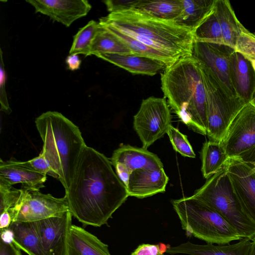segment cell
<instances>
[{"mask_svg": "<svg viewBox=\"0 0 255 255\" xmlns=\"http://www.w3.org/2000/svg\"><path fill=\"white\" fill-rule=\"evenodd\" d=\"M171 203L187 236L218 245L242 239L220 213L193 195Z\"/></svg>", "mask_w": 255, "mask_h": 255, "instance_id": "5b68a950", "label": "cell"}, {"mask_svg": "<svg viewBox=\"0 0 255 255\" xmlns=\"http://www.w3.org/2000/svg\"><path fill=\"white\" fill-rule=\"evenodd\" d=\"M0 214V230L9 228L10 225L13 222L10 215L6 212Z\"/></svg>", "mask_w": 255, "mask_h": 255, "instance_id": "60d3db41", "label": "cell"}, {"mask_svg": "<svg viewBox=\"0 0 255 255\" xmlns=\"http://www.w3.org/2000/svg\"><path fill=\"white\" fill-rule=\"evenodd\" d=\"M23 194V190L16 189L0 182V213L8 212L13 221L15 209L20 202Z\"/></svg>", "mask_w": 255, "mask_h": 255, "instance_id": "4dcf8cb0", "label": "cell"}, {"mask_svg": "<svg viewBox=\"0 0 255 255\" xmlns=\"http://www.w3.org/2000/svg\"><path fill=\"white\" fill-rule=\"evenodd\" d=\"M166 133L176 151L185 157H195V153L186 135L182 133L171 125L168 128Z\"/></svg>", "mask_w": 255, "mask_h": 255, "instance_id": "1f68e13d", "label": "cell"}, {"mask_svg": "<svg viewBox=\"0 0 255 255\" xmlns=\"http://www.w3.org/2000/svg\"><path fill=\"white\" fill-rule=\"evenodd\" d=\"M251 102L255 106V92L254 93V95H253V98H252V100Z\"/></svg>", "mask_w": 255, "mask_h": 255, "instance_id": "ee69618b", "label": "cell"}, {"mask_svg": "<svg viewBox=\"0 0 255 255\" xmlns=\"http://www.w3.org/2000/svg\"><path fill=\"white\" fill-rule=\"evenodd\" d=\"M229 157H237L255 146V106L251 101L235 116L220 142Z\"/></svg>", "mask_w": 255, "mask_h": 255, "instance_id": "8fae6325", "label": "cell"}, {"mask_svg": "<svg viewBox=\"0 0 255 255\" xmlns=\"http://www.w3.org/2000/svg\"><path fill=\"white\" fill-rule=\"evenodd\" d=\"M168 180L163 168H145L132 172L124 185L129 196L142 199L165 192Z\"/></svg>", "mask_w": 255, "mask_h": 255, "instance_id": "2e32d148", "label": "cell"}, {"mask_svg": "<svg viewBox=\"0 0 255 255\" xmlns=\"http://www.w3.org/2000/svg\"><path fill=\"white\" fill-rule=\"evenodd\" d=\"M182 8L174 22L193 32L213 11L215 0H182Z\"/></svg>", "mask_w": 255, "mask_h": 255, "instance_id": "603a6c76", "label": "cell"}, {"mask_svg": "<svg viewBox=\"0 0 255 255\" xmlns=\"http://www.w3.org/2000/svg\"><path fill=\"white\" fill-rule=\"evenodd\" d=\"M162 245L143 244L138 246L130 255H164L163 253L166 252L168 248L165 245L162 247Z\"/></svg>", "mask_w": 255, "mask_h": 255, "instance_id": "d590c367", "label": "cell"}, {"mask_svg": "<svg viewBox=\"0 0 255 255\" xmlns=\"http://www.w3.org/2000/svg\"><path fill=\"white\" fill-rule=\"evenodd\" d=\"M192 33L194 41L225 45L214 8L203 22L193 31Z\"/></svg>", "mask_w": 255, "mask_h": 255, "instance_id": "f1b7e54d", "label": "cell"}, {"mask_svg": "<svg viewBox=\"0 0 255 255\" xmlns=\"http://www.w3.org/2000/svg\"><path fill=\"white\" fill-rule=\"evenodd\" d=\"M225 167L244 210L255 223V171L237 157H229Z\"/></svg>", "mask_w": 255, "mask_h": 255, "instance_id": "4fadbf2b", "label": "cell"}, {"mask_svg": "<svg viewBox=\"0 0 255 255\" xmlns=\"http://www.w3.org/2000/svg\"><path fill=\"white\" fill-rule=\"evenodd\" d=\"M9 228L13 234L12 243L18 249L28 255H45L31 222H13Z\"/></svg>", "mask_w": 255, "mask_h": 255, "instance_id": "d4e9b609", "label": "cell"}, {"mask_svg": "<svg viewBox=\"0 0 255 255\" xmlns=\"http://www.w3.org/2000/svg\"><path fill=\"white\" fill-rule=\"evenodd\" d=\"M100 27L99 22L91 20L79 29L73 37L69 55L83 54L85 56L91 55V46Z\"/></svg>", "mask_w": 255, "mask_h": 255, "instance_id": "f546056e", "label": "cell"}, {"mask_svg": "<svg viewBox=\"0 0 255 255\" xmlns=\"http://www.w3.org/2000/svg\"><path fill=\"white\" fill-rule=\"evenodd\" d=\"M249 255H255V239L252 241V245Z\"/></svg>", "mask_w": 255, "mask_h": 255, "instance_id": "7bdbcfd3", "label": "cell"}, {"mask_svg": "<svg viewBox=\"0 0 255 255\" xmlns=\"http://www.w3.org/2000/svg\"><path fill=\"white\" fill-rule=\"evenodd\" d=\"M35 123L43 142L41 153L66 191L71 184L79 157L87 145L80 129L56 111L42 113L36 118Z\"/></svg>", "mask_w": 255, "mask_h": 255, "instance_id": "277c9868", "label": "cell"}, {"mask_svg": "<svg viewBox=\"0 0 255 255\" xmlns=\"http://www.w3.org/2000/svg\"><path fill=\"white\" fill-rule=\"evenodd\" d=\"M237 158L246 163L255 164V146Z\"/></svg>", "mask_w": 255, "mask_h": 255, "instance_id": "ab89813d", "label": "cell"}, {"mask_svg": "<svg viewBox=\"0 0 255 255\" xmlns=\"http://www.w3.org/2000/svg\"><path fill=\"white\" fill-rule=\"evenodd\" d=\"M235 50L241 53L249 61L255 60V37L246 29L239 36Z\"/></svg>", "mask_w": 255, "mask_h": 255, "instance_id": "d6a6232c", "label": "cell"}, {"mask_svg": "<svg viewBox=\"0 0 255 255\" xmlns=\"http://www.w3.org/2000/svg\"><path fill=\"white\" fill-rule=\"evenodd\" d=\"M108 246L84 228L71 226L67 255H111Z\"/></svg>", "mask_w": 255, "mask_h": 255, "instance_id": "44dd1931", "label": "cell"}, {"mask_svg": "<svg viewBox=\"0 0 255 255\" xmlns=\"http://www.w3.org/2000/svg\"><path fill=\"white\" fill-rule=\"evenodd\" d=\"M200 64L206 95L207 135L210 140L220 142L233 120L247 103L228 96L214 75Z\"/></svg>", "mask_w": 255, "mask_h": 255, "instance_id": "52a82bcc", "label": "cell"}, {"mask_svg": "<svg viewBox=\"0 0 255 255\" xmlns=\"http://www.w3.org/2000/svg\"><path fill=\"white\" fill-rule=\"evenodd\" d=\"M72 216L85 226L100 227L129 196L110 159L86 145L65 191Z\"/></svg>", "mask_w": 255, "mask_h": 255, "instance_id": "6da1fadb", "label": "cell"}, {"mask_svg": "<svg viewBox=\"0 0 255 255\" xmlns=\"http://www.w3.org/2000/svg\"><path fill=\"white\" fill-rule=\"evenodd\" d=\"M96 56L134 75L141 74L152 76L166 67L163 63L159 61L135 54L106 53Z\"/></svg>", "mask_w": 255, "mask_h": 255, "instance_id": "ffe728a7", "label": "cell"}, {"mask_svg": "<svg viewBox=\"0 0 255 255\" xmlns=\"http://www.w3.org/2000/svg\"><path fill=\"white\" fill-rule=\"evenodd\" d=\"M220 213L242 239H255V223L244 210L224 166L193 195Z\"/></svg>", "mask_w": 255, "mask_h": 255, "instance_id": "8992f818", "label": "cell"}, {"mask_svg": "<svg viewBox=\"0 0 255 255\" xmlns=\"http://www.w3.org/2000/svg\"><path fill=\"white\" fill-rule=\"evenodd\" d=\"M171 115L166 99L150 97L143 99L133 117V128L147 149L167 132Z\"/></svg>", "mask_w": 255, "mask_h": 255, "instance_id": "ba28073f", "label": "cell"}, {"mask_svg": "<svg viewBox=\"0 0 255 255\" xmlns=\"http://www.w3.org/2000/svg\"><path fill=\"white\" fill-rule=\"evenodd\" d=\"M230 76L237 95L247 103L255 91V71L251 62L234 50L230 58Z\"/></svg>", "mask_w": 255, "mask_h": 255, "instance_id": "ac0fdd59", "label": "cell"}, {"mask_svg": "<svg viewBox=\"0 0 255 255\" xmlns=\"http://www.w3.org/2000/svg\"><path fill=\"white\" fill-rule=\"evenodd\" d=\"M161 89L180 121L194 131L207 135L206 95L199 61L183 57L166 67Z\"/></svg>", "mask_w": 255, "mask_h": 255, "instance_id": "7a4b0ae2", "label": "cell"}, {"mask_svg": "<svg viewBox=\"0 0 255 255\" xmlns=\"http://www.w3.org/2000/svg\"><path fill=\"white\" fill-rule=\"evenodd\" d=\"M115 172L124 184L133 171L145 168H163L155 154L143 147L123 145L114 150L110 158Z\"/></svg>", "mask_w": 255, "mask_h": 255, "instance_id": "5bb4252c", "label": "cell"}, {"mask_svg": "<svg viewBox=\"0 0 255 255\" xmlns=\"http://www.w3.org/2000/svg\"><path fill=\"white\" fill-rule=\"evenodd\" d=\"M136 0H106L103 2L106 5L109 13L116 12L126 9H131L136 3Z\"/></svg>", "mask_w": 255, "mask_h": 255, "instance_id": "8d00e7d4", "label": "cell"}, {"mask_svg": "<svg viewBox=\"0 0 255 255\" xmlns=\"http://www.w3.org/2000/svg\"><path fill=\"white\" fill-rule=\"evenodd\" d=\"M106 53L132 54L130 49L119 37L100 24L91 46L90 55L96 56Z\"/></svg>", "mask_w": 255, "mask_h": 255, "instance_id": "4316f807", "label": "cell"}, {"mask_svg": "<svg viewBox=\"0 0 255 255\" xmlns=\"http://www.w3.org/2000/svg\"><path fill=\"white\" fill-rule=\"evenodd\" d=\"M21 188L23 194L14 210L13 222H33L70 211L65 196L56 198L40 190Z\"/></svg>", "mask_w": 255, "mask_h": 255, "instance_id": "9c48e42d", "label": "cell"}, {"mask_svg": "<svg viewBox=\"0 0 255 255\" xmlns=\"http://www.w3.org/2000/svg\"><path fill=\"white\" fill-rule=\"evenodd\" d=\"M182 0H137L132 7L150 16L174 21L182 10Z\"/></svg>", "mask_w": 255, "mask_h": 255, "instance_id": "cb8c5ba5", "label": "cell"}, {"mask_svg": "<svg viewBox=\"0 0 255 255\" xmlns=\"http://www.w3.org/2000/svg\"><path fill=\"white\" fill-rule=\"evenodd\" d=\"M0 255H22L20 249L12 243L0 240Z\"/></svg>", "mask_w": 255, "mask_h": 255, "instance_id": "74e56055", "label": "cell"}, {"mask_svg": "<svg viewBox=\"0 0 255 255\" xmlns=\"http://www.w3.org/2000/svg\"><path fill=\"white\" fill-rule=\"evenodd\" d=\"M67 68L71 71H75L79 69L81 64V60L78 55H69L65 60Z\"/></svg>", "mask_w": 255, "mask_h": 255, "instance_id": "f35d334b", "label": "cell"}, {"mask_svg": "<svg viewBox=\"0 0 255 255\" xmlns=\"http://www.w3.org/2000/svg\"><path fill=\"white\" fill-rule=\"evenodd\" d=\"M214 9L224 44L235 49L239 36L246 28L237 18L229 0H215Z\"/></svg>", "mask_w": 255, "mask_h": 255, "instance_id": "7402d4cb", "label": "cell"}, {"mask_svg": "<svg viewBox=\"0 0 255 255\" xmlns=\"http://www.w3.org/2000/svg\"><path fill=\"white\" fill-rule=\"evenodd\" d=\"M13 234L10 228L0 230V240L6 243H12Z\"/></svg>", "mask_w": 255, "mask_h": 255, "instance_id": "b9f144b4", "label": "cell"}, {"mask_svg": "<svg viewBox=\"0 0 255 255\" xmlns=\"http://www.w3.org/2000/svg\"><path fill=\"white\" fill-rule=\"evenodd\" d=\"M24 162L27 166L38 172L45 175L48 174L55 178L52 168L42 153L38 156Z\"/></svg>", "mask_w": 255, "mask_h": 255, "instance_id": "e575fe53", "label": "cell"}, {"mask_svg": "<svg viewBox=\"0 0 255 255\" xmlns=\"http://www.w3.org/2000/svg\"><path fill=\"white\" fill-rule=\"evenodd\" d=\"M72 217L67 211L57 216L31 222L45 255H67Z\"/></svg>", "mask_w": 255, "mask_h": 255, "instance_id": "7c38bea8", "label": "cell"}, {"mask_svg": "<svg viewBox=\"0 0 255 255\" xmlns=\"http://www.w3.org/2000/svg\"><path fill=\"white\" fill-rule=\"evenodd\" d=\"M2 51L0 49V111L6 114L12 112L7 97L5 89L6 74L3 60Z\"/></svg>", "mask_w": 255, "mask_h": 255, "instance_id": "836d02e7", "label": "cell"}, {"mask_svg": "<svg viewBox=\"0 0 255 255\" xmlns=\"http://www.w3.org/2000/svg\"><path fill=\"white\" fill-rule=\"evenodd\" d=\"M99 23L112 26L176 61L192 55V31L173 21L156 18L131 8L109 13L101 17Z\"/></svg>", "mask_w": 255, "mask_h": 255, "instance_id": "3957f363", "label": "cell"}, {"mask_svg": "<svg viewBox=\"0 0 255 255\" xmlns=\"http://www.w3.org/2000/svg\"><path fill=\"white\" fill-rule=\"evenodd\" d=\"M234 50L225 45L194 41L192 55L214 75L228 96L241 99L236 93L230 76V58Z\"/></svg>", "mask_w": 255, "mask_h": 255, "instance_id": "30bf717a", "label": "cell"}, {"mask_svg": "<svg viewBox=\"0 0 255 255\" xmlns=\"http://www.w3.org/2000/svg\"><path fill=\"white\" fill-rule=\"evenodd\" d=\"M252 65V66L255 71V60L250 61Z\"/></svg>", "mask_w": 255, "mask_h": 255, "instance_id": "f6af8a7d", "label": "cell"}, {"mask_svg": "<svg viewBox=\"0 0 255 255\" xmlns=\"http://www.w3.org/2000/svg\"><path fill=\"white\" fill-rule=\"evenodd\" d=\"M46 175L38 172L24 163V161L11 159L0 160V182L12 186L21 184V188L40 190L44 187Z\"/></svg>", "mask_w": 255, "mask_h": 255, "instance_id": "e0dca14e", "label": "cell"}, {"mask_svg": "<svg viewBox=\"0 0 255 255\" xmlns=\"http://www.w3.org/2000/svg\"><path fill=\"white\" fill-rule=\"evenodd\" d=\"M102 25L105 26L119 37L130 49L132 54L159 61L163 63L166 67L172 65L177 61L167 54L136 40L134 38L120 32L112 26L106 25Z\"/></svg>", "mask_w": 255, "mask_h": 255, "instance_id": "83f0119b", "label": "cell"}, {"mask_svg": "<svg viewBox=\"0 0 255 255\" xmlns=\"http://www.w3.org/2000/svg\"><path fill=\"white\" fill-rule=\"evenodd\" d=\"M36 13L47 15L53 21L69 27L77 19L85 16L92 8L87 0H26Z\"/></svg>", "mask_w": 255, "mask_h": 255, "instance_id": "9a60e30c", "label": "cell"}, {"mask_svg": "<svg viewBox=\"0 0 255 255\" xmlns=\"http://www.w3.org/2000/svg\"><path fill=\"white\" fill-rule=\"evenodd\" d=\"M228 158L220 142H205L201 151L203 177L208 179L219 171L224 166Z\"/></svg>", "mask_w": 255, "mask_h": 255, "instance_id": "484cf974", "label": "cell"}, {"mask_svg": "<svg viewBox=\"0 0 255 255\" xmlns=\"http://www.w3.org/2000/svg\"><path fill=\"white\" fill-rule=\"evenodd\" d=\"M252 242L248 239H242L238 243L228 245H197L190 242L177 246L169 247L166 253L170 255H249Z\"/></svg>", "mask_w": 255, "mask_h": 255, "instance_id": "d6986e66", "label": "cell"}]
</instances>
